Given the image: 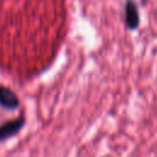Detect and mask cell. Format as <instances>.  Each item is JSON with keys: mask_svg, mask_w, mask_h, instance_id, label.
Here are the masks:
<instances>
[{"mask_svg": "<svg viewBox=\"0 0 157 157\" xmlns=\"http://www.w3.org/2000/svg\"><path fill=\"white\" fill-rule=\"evenodd\" d=\"M23 124H25V119L22 117L17 118V119L9 120V121L1 124L0 125V141L6 140V139L16 135L22 129Z\"/></svg>", "mask_w": 157, "mask_h": 157, "instance_id": "obj_1", "label": "cell"}, {"mask_svg": "<svg viewBox=\"0 0 157 157\" xmlns=\"http://www.w3.org/2000/svg\"><path fill=\"white\" fill-rule=\"evenodd\" d=\"M17 96L7 87L0 86V105L6 109H15L18 107Z\"/></svg>", "mask_w": 157, "mask_h": 157, "instance_id": "obj_3", "label": "cell"}, {"mask_svg": "<svg viewBox=\"0 0 157 157\" xmlns=\"http://www.w3.org/2000/svg\"><path fill=\"white\" fill-rule=\"evenodd\" d=\"M140 23L139 10L134 0H126L125 4V25L130 29H136Z\"/></svg>", "mask_w": 157, "mask_h": 157, "instance_id": "obj_2", "label": "cell"}]
</instances>
